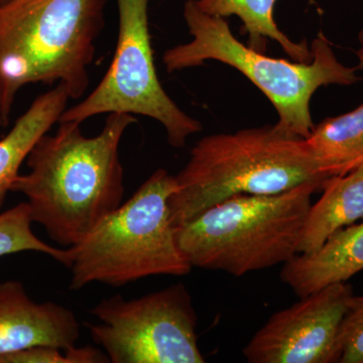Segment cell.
Listing matches in <instances>:
<instances>
[{
	"label": "cell",
	"instance_id": "obj_7",
	"mask_svg": "<svg viewBox=\"0 0 363 363\" xmlns=\"http://www.w3.org/2000/svg\"><path fill=\"white\" fill-rule=\"evenodd\" d=\"M118 33L108 70L94 90L63 112L59 123H82L100 114L147 116L164 126L169 145L182 149L202 123L182 111L157 77L149 26L150 0H116Z\"/></svg>",
	"mask_w": 363,
	"mask_h": 363
},
{
	"label": "cell",
	"instance_id": "obj_11",
	"mask_svg": "<svg viewBox=\"0 0 363 363\" xmlns=\"http://www.w3.org/2000/svg\"><path fill=\"white\" fill-rule=\"evenodd\" d=\"M363 271V219L331 235L316 252L284 264L281 279L302 298Z\"/></svg>",
	"mask_w": 363,
	"mask_h": 363
},
{
	"label": "cell",
	"instance_id": "obj_1",
	"mask_svg": "<svg viewBox=\"0 0 363 363\" xmlns=\"http://www.w3.org/2000/svg\"><path fill=\"white\" fill-rule=\"evenodd\" d=\"M135 116L109 113L97 135H83L81 123H58L54 135L38 140L26 157L28 172L11 192L28 199L33 223L52 240L70 247L121 206L124 195L119 145Z\"/></svg>",
	"mask_w": 363,
	"mask_h": 363
},
{
	"label": "cell",
	"instance_id": "obj_2",
	"mask_svg": "<svg viewBox=\"0 0 363 363\" xmlns=\"http://www.w3.org/2000/svg\"><path fill=\"white\" fill-rule=\"evenodd\" d=\"M109 0H6L0 4V123L30 84H63L84 96Z\"/></svg>",
	"mask_w": 363,
	"mask_h": 363
},
{
	"label": "cell",
	"instance_id": "obj_20",
	"mask_svg": "<svg viewBox=\"0 0 363 363\" xmlns=\"http://www.w3.org/2000/svg\"><path fill=\"white\" fill-rule=\"evenodd\" d=\"M6 1V0H0V4H2V2Z\"/></svg>",
	"mask_w": 363,
	"mask_h": 363
},
{
	"label": "cell",
	"instance_id": "obj_15",
	"mask_svg": "<svg viewBox=\"0 0 363 363\" xmlns=\"http://www.w3.org/2000/svg\"><path fill=\"white\" fill-rule=\"evenodd\" d=\"M201 11L210 16L228 18L236 16L248 35L250 47L262 52L267 39L278 43L283 51L295 62L308 63L312 60L311 47L305 40L294 42L279 30L274 20L278 0H195Z\"/></svg>",
	"mask_w": 363,
	"mask_h": 363
},
{
	"label": "cell",
	"instance_id": "obj_12",
	"mask_svg": "<svg viewBox=\"0 0 363 363\" xmlns=\"http://www.w3.org/2000/svg\"><path fill=\"white\" fill-rule=\"evenodd\" d=\"M322 191L306 217L298 253L316 252L334 233L363 219V166L327 179Z\"/></svg>",
	"mask_w": 363,
	"mask_h": 363
},
{
	"label": "cell",
	"instance_id": "obj_13",
	"mask_svg": "<svg viewBox=\"0 0 363 363\" xmlns=\"http://www.w3.org/2000/svg\"><path fill=\"white\" fill-rule=\"evenodd\" d=\"M70 99L66 86L57 84L35 98L13 128L0 140V207L30 150L54 124L59 123Z\"/></svg>",
	"mask_w": 363,
	"mask_h": 363
},
{
	"label": "cell",
	"instance_id": "obj_4",
	"mask_svg": "<svg viewBox=\"0 0 363 363\" xmlns=\"http://www.w3.org/2000/svg\"><path fill=\"white\" fill-rule=\"evenodd\" d=\"M184 20L191 40L169 48L162 63L168 73L197 68L216 61L245 76L271 101L279 116L277 125L290 135L307 138L315 128L310 104L319 88L357 84V67L339 61L326 35L312 42L308 63L267 57L234 37L226 18L210 16L195 0H185Z\"/></svg>",
	"mask_w": 363,
	"mask_h": 363
},
{
	"label": "cell",
	"instance_id": "obj_18",
	"mask_svg": "<svg viewBox=\"0 0 363 363\" xmlns=\"http://www.w3.org/2000/svg\"><path fill=\"white\" fill-rule=\"evenodd\" d=\"M340 363H363V296L351 297L338 336Z\"/></svg>",
	"mask_w": 363,
	"mask_h": 363
},
{
	"label": "cell",
	"instance_id": "obj_9",
	"mask_svg": "<svg viewBox=\"0 0 363 363\" xmlns=\"http://www.w3.org/2000/svg\"><path fill=\"white\" fill-rule=\"evenodd\" d=\"M352 288L332 284L274 313L243 348L250 363L338 362V336Z\"/></svg>",
	"mask_w": 363,
	"mask_h": 363
},
{
	"label": "cell",
	"instance_id": "obj_17",
	"mask_svg": "<svg viewBox=\"0 0 363 363\" xmlns=\"http://www.w3.org/2000/svg\"><path fill=\"white\" fill-rule=\"evenodd\" d=\"M106 353L93 346L67 350L55 346H33L26 350L0 355V363H109Z\"/></svg>",
	"mask_w": 363,
	"mask_h": 363
},
{
	"label": "cell",
	"instance_id": "obj_8",
	"mask_svg": "<svg viewBox=\"0 0 363 363\" xmlns=\"http://www.w3.org/2000/svg\"><path fill=\"white\" fill-rule=\"evenodd\" d=\"M86 324L112 363H204L198 347L197 315L183 284L138 298L100 301Z\"/></svg>",
	"mask_w": 363,
	"mask_h": 363
},
{
	"label": "cell",
	"instance_id": "obj_3",
	"mask_svg": "<svg viewBox=\"0 0 363 363\" xmlns=\"http://www.w3.org/2000/svg\"><path fill=\"white\" fill-rule=\"evenodd\" d=\"M175 179L169 207L177 227L234 196L278 194L305 183L323 185L328 178L306 138L276 123L204 136Z\"/></svg>",
	"mask_w": 363,
	"mask_h": 363
},
{
	"label": "cell",
	"instance_id": "obj_19",
	"mask_svg": "<svg viewBox=\"0 0 363 363\" xmlns=\"http://www.w3.org/2000/svg\"><path fill=\"white\" fill-rule=\"evenodd\" d=\"M358 48L357 51H355V55H357L358 60V65L357 69H363V28L358 33Z\"/></svg>",
	"mask_w": 363,
	"mask_h": 363
},
{
	"label": "cell",
	"instance_id": "obj_14",
	"mask_svg": "<svg viewBox=\"0 0 363 363\" xmlns=\"http://www.w3.org/2000/svg\"><path fill=\"white\" fill-rule=\"evenodd\" d=\"M306 142L326 178L344 176L360 168L363 166V104L315 125Z\"/></svg>",
	"mask_w": 363,
	"mask_h": 363
},
{
	"label": "cell",
	"instance_id": "obj_5",
	"mask_svg": "<svg viewBox=\"0 0 363 363\" xmlns=\"http://www.w3.org/2000/svg\"><path fill=\"white\" fill-rule=\"evenodd\" d=\"M321 184L272 195H238L175 227L191 266L234 277L286 264L298 255L311 197Z\"/></svg>",
	"mask_w": 363,
	"mask_h": 363
},
{
	"label": "cell",
	"instance_id": "obj_6",
	"mask_svg": "<svg viewBox=\"0 0 363 363\" xmlns=\"http://www.w3.org/2000/svg\"><path fill=\"white\" fill-rule=\"evenodd\" d=\"M176 188L175 176L157 169L128 201L66 248L70 289L92 283L116 288L147 277L188 274L192 266L177 243L169 207Z\"/></svg>",
	"mask_w": 363,
	"mask_h": 363
},
{
	"label": "cell",
	"instance_id": "obj_10",
	"mask_svg": "<svg viewBox=\"0 0 363 363\" xmlns=\"http://www.w3.org/2000/svg\"><path fill=\"white\" fill-rule=\"evenodd\" d=\"M79 337L80 324L72 310L35 302L21 281L0 283V355L40 345L67 350Z\"/></svg>",
	"mask_w": 363,
	"mask_h": 363
},
{
	"label": "cell",
	"instance_id": "obj_16",
	"mask_svg": "<svg viewBox=\"0 0 363 363\" xmlns=\"http://www.w3.org/2000/svg\"><path fill=\"white\" fill-rule=\"evenodd\" d=\"M32 223L28 202L20 203L0 214V257L23 252H37L66 266L67 250L52 247L40 240L33 233Z\"/></svg>",
	"mask_w": 363,
	"mask_h": 363
}]
</instances>
